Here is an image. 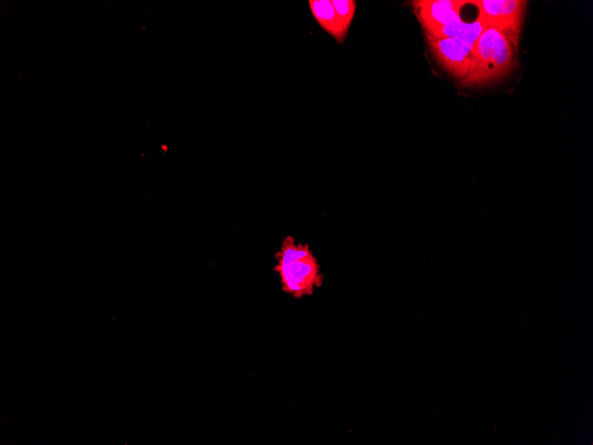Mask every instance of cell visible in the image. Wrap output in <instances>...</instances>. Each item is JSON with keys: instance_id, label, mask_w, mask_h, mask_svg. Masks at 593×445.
<instances>
[{"instance_id": "3", "label": "cell", "mask_w": 593, "mask_h": 445, "mask_svg": "<svg viewBox=\"0 0 593 445\" xmlns=\"http://www.w3.org/2000/svg\"><path fill=\"white\" fill-rule=\"evenodd\" d=\"M472 2L478 7L486 24L503 32L517 52L527 1L475 0Z\"/></svg>"}, {"instance_id": "6", "label": "cell", "mask_w": 593, "mask_h": 445, "mask_svg": "<svg viewBox=\"0 0 593 445\" xmlns=\"http://www.w3.org/2000/svg\"><path fill=\"white\" fill-rule=\"evenodd\" d=\"M486 26V22L479 12L478 16L473 20L465 21L462 19L425 33V35L436 37L454 38L474 48L478 37Z\"/></svg>"}, {"instance_id": "7", "label": "cell", "mask_w": 593, "mask_h": 445, "mask_svg": "<svg viewBox=\"0 0 593 445\" xmlns=\"http://www.w3.org/2000/svg\"><path fill=\"white\" fill-rule=\"evenodd\" d=\"M309 5L312 16L321 28L337 42L342 43L346 36L347 31L339 20L332 1L311 0L309 1Z\"/></svg>"}, {"instance_id": "8", "label": "cell", "mask_w": 593, "mask_h": 445, "mask_svg": "<svg viewBox=\"0 0 593 445\" xmlns=\"http://www.w3.org/2000/svg\"><path fill=\"white\" fill-rule=\"evenodd\" d=\"M332 4L342 26L347 31L355 13L356 2L352 0H333Z\"/></svg>"}, {"instance_id": "2", "label": "cell", "mask_w": 593, "mask_h": 445, "mask_svg": "<svg viewBox=\"0 0 593 445\" xmlns=\"http://www.w3.org/2000/svg\"><path fill=\"white\" fill-rule=\"evenodd\" d=\"M474 60L463 87L482 86L497 81L516 67V52L506 35L487 25L474 47Z\"/></svg>"}, {"instance_id": "1", "label": "cell", "mask_w": 593, "mask_h": 445, "mask_svg": "<svg viewBox=\"0 0 593 445\" xmlns=\"http://www.w3.org/2000/svg\"><path fill=\"white\" fill-rule=\"evenodd\" d=\"M274 258L273 271L284 293L299 299L312 295L323 285L320 265L308 243L298 242L292 235H287Z\"/></svg>"}, {"instance_id": "5", "label": "cell", "mask_w": 593, "mask_h": 445, "mask_svg": "<svg viewBox=\"0 0 593 445\" xmlns=\"http://www.w3.org/2000/svg\"><path fill=\"white\" fill-rule=\"evenodd\" d=\"M466 1L417 0L412 1L414 12L425 33L433 31L450 22L462 20L461 10Z\"/></svg>"}, {"instance_id": "4", "label": "cell", "mask_w": 593, "mask_h": 445, "mask_svg": "<svg viewBox=\"0 0 593 445\" xmlns=\"http://www.w3.org/2000/svg\"><path fill=\"white\" fill-rule=\"evenodd\" d=\"M426 37L433 56L448 73L460 80L469 74L474 60V48L454 38L429 35Z\"/></svg>"}]
</instances>
